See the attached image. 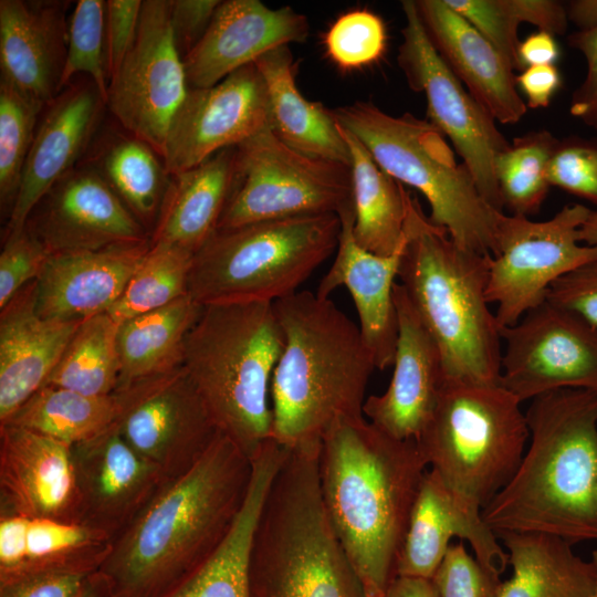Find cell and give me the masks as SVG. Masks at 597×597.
Wrapping results in <instances>:
<instances>
[{"instance_id":"1","label":"cell","mask_w":597,"mask_h":597,"mask_svg":"<svg viewBox=\"0 0 597 597\" xmlns=\"http://www.w3.org/2000/svg\"><path fill=\"white\" fill-rule=\"evenodd\" d=\"M251 473L252 461L220 432L112 542L97 570L112 597H164L196 572L231 530Z\"/></svg>"},{"instance_id":"2","label":"cell","mask_w":597,"mask_h":597,"mask_svg":"<svg viewBox=\"0 0 597 597\" xmlns=\"http://www.w3.org/2000/svg\"><path fill=\"white\" fill-rule=\"evenodd\" d=\"M428 464L415 439L400 440L363 418L322 438L320 490L329 524L368 597H384Z\"/></svg>"},{"instance_id":"3","label":"cell","mask_w":597,"mask_h":597,"mask_svg":"<svg viewBox=\"0 0 597 597\" xmlns=\"http://www.w3.org/2000/svg\"><path fill=\"white\" fill-rule=\"evenodd\" d=\"M530 447L483 507L495 535L538 533L597 542V390L558 389L531 400Z\"/></svg>"},{"instance_id":"4","label":"cell","mask_w":597,"mask_h":597,"mask_svg":"<svg viewBox=\"0 0 597 597\" xmlns=\"http://www.w3.org/2000/svg\"><path fill=\"white\" fill-rule=\"evenodd\" d=\"M273 305L284 345L271 380L270 438L287 449L321 442L336 422L364 417L373 356L329 298L297 291Z\"/></svg>"},{"instance_id":"5","label":"cell","mask_w":597,"mask_h":597,"mask_svg":"<svg viewBox=\"0 0 597 597\" xmlns=\"http://www.w3.org/2000/svg\"><path fill=\"white\" fill-rule=\"evenodd\" d=\"M406 206L398 283L438 346L446 379L500 385L502 339L485 293L492 255L457 244L410 191Z\"/></svg>"},{"instance_id":"6","label":"cell","mask_w":597,"mask_h":597,"mask_svg":"<svg viewBox=\"0 0 597 597\" xmlns=\"http://www.w3.org/2000/svg\"><path fill=\"white\" fill-rule=\"evenodd\" d=\"M318 458L316 446L286 451L255 527L249 597H368L326 515Z\"/></svg>"},{"instance_id":"7","label":"cell","mask_w":597,"mask_h":597,"mask_svg":"<svg viewBox=\"0 0 597 597\" xmlns=\"http://www.w3.org/2000/svg\"><path fill=\"white\" fill-rule=\"evenodd\" d=\"M283 345L269 302L203 306L185 341L187 376L218 431L250 460L270 439V388Z\"/></svg>"},{"instance_id":"8","label":"cell","mask_w":597,"mask_h":597,"mask_svg":"<svg viewBox=\"0 0 597 597\" xmlns=\"http://www.w3.org/2000/svg\"><path fill=\"white\" fill-rule=\"evenodd\" d=\"M331 112L388 175L423 195L433 224L444 228L467 250L494 253L504 212L484 200L471 172L457 163L434 125L410 113L392 116L371 102L357 101Z\"/></svg>"},{"instance_id":"9","label":"cell","mask_w":597,"mask_h":597,"mask_svg":"<svg viewBox=\"0 0 597 597\" xmlns=\"http://www.w3.org/2000/svg\"><path fill=\"white\" fill-rule=\"evenodd\" d=\"M339 232L336 213L217 230L193 254L188 292L201 306L274 303L297 292L336 251Z\"/></svg>"},{"instance_id":"10","label":"cell","mask_w":597,"mask_h":597,"mask_svg":"<svg viewBox=\"0 0 597 597\" xmlns=\"http://www.w3.org/2000/svg\"><path fill=\"white\" fill-rule=\"evenodd\" d=\"M521 404L501 385L444 379L416 439L428 467L482 510L511 481L525 453L530 431Z\"/></svg>"},{"instance_id":"11","label":"cell","mask_w":597,"mask_h":597,"mask_svg":"<svg viewBox=\"0 0 597 597\" xmlns=\"http://www.w3.org/2000/svg\"><path fill=\"white\" fill-rule=\"evenodd\" d=\"M353 205L350 167L304 155L270 127L235 147V179L217 230Z\"/></svg>"},{"instance_id":"12","label":"cell","mask_w":597,"mask_h":597,"mask_svg":"<svg viewBox=\"0 0 597 597\" xmlns=\"http://www.w3.org/2000/svg\"><path fill=\"white\" fill-rule=\"evenodd\" d=\"M591 209L572 203L546 221L502 213L488 275L486 300L498 305L501 328L516 324L546 301L552 284L597 260V245L579 241V229Z\"/></svg>"},{"instance_id":"13","label":"cell","mask_w":597,"mask_h":597,"mask_svg":"<svg viewBox=\"0 0 597 597\" xmlns=\"http://www.w3.org/2000/svg\"><path fill=\"white\" fill-rule=\"evenodd\" d=\"M405 25L397 62L408 86L423 93L428 121L449 138L484 200L503 212L495 159L510 142L493 117L440 57L421 23L415 0L401 2Z\"/></svg>"},{"instance_id":"14","label":"cell","mask_w":597,"mask_h":597,"mask_svg":"<svg viewBox=\"0 0 597 597\" xmlns=\"http://www.w3.org/2000/svg\"><path fill=\"white\" fill-rule=\"evenodd\" d=\"M188 91L170 27V0L143 1L135 42L109 80L106 106L163 158L170 123Z\"/></svg>"},{"instance_id":"15","label":"cell","mask_w":597,"mask_h":597,"mask_svg":"<svg viewBox=\"0 0 597 597\" xmlns=\"http://www.w3.org/2000/svg\"><path fill=\"white\" fill-rule=\"evenodd\" d=\"M500 385L521 402L566 388L597 390V327L544 301L500 329Z\"/></svg>"},{"instance_id":"16","label":"cell","mask_w":597,"mask_h":597,"mask_svg":"<svg viewBox=\"0 0 597 597\" xmlns=\"http://www.w3.org/2000/svg\"><path fill=\"white\" fill-rule=\"evenodd\" d=\"M116 429L166 481L189 470L220 433L184 367L118 389Z\"/></svg>"},{"instance_id":"17","label":"cell","mask_w":597,"mask_h":597,"mask_svg":"<svg viewBox=\"0 0 597 597\" xmlns=\"http://www.w3.org/2000/svg\"><path fill=\"white\" fill-rule=\"evenodd\" d=\"M268 127L266 86L256 65L249 64L213 86L189 88L170 123L163 160L176 175Z\"/></svg>"},{"instance_id":"18","label":"cell","mask_w":597,"mask_h":597,"mask_svg":"<svg viewBox=\"0 0 597 597\" xmlns=\"http://www.w3.org/2000/svg\"><path fill=\"white\" fill-rule=\"evenodd\" d=\"M27 229L53 254L150 240L146 229L91 166L74 168L38 203Z\"/></svg>"},{"instance_id":"19","label":"cell","mask_w":597,"mask_h":597,"mask_svg":"<svg viewBox=\"0 0 597 597\" xmlns=\"http://www.w3.org/2000/svg\"><path fill=\"white\" fill-rule=\"evenodd\" d=\"M452 537L468 541L479 564L500 579L509 555L484 522L482 507L427 470L410 513L396 576L432 579Z\"/></svg>"},{"instance_id":"20","label":"cell","mask_w":597,"mask_h":597,"mask_svg":"<svg viewBox=\"0 0 597 597\" xmlns=\"http://www.w3.org/2000/svg\"><path fill=\"white\" fill-rule=\"evenodd\" d=\"M80 500L78 523L112 542L166 482L116 427L72 447Z\"/></svg>"},{"instance_id":"21","label":"cell","mask_w":597,"mask_h":597,"mask_svg":"<svg viewBox=\"0 0 597 597\" xmlns=\"http://www.w3.org/2000/svg\"><path fill=\"white\" fill-rule=\"evenodd\" d=\"M78 513L72 446L0 425V514L78 523Z\"/></svg>"},{"instance_id":"22","label":"cell","mask_w":597,"mask_h":597,"mask_svg":"<svg viewBox=\"0 0 597 597\" xmlns=\"http://www.w3.org/2000/svg\"><path fill=\"white\" fill-rule=\"evenodd\" d=\"M307 18L259 0L221 1L200 41L182 57L189 88L210 87L263 54L308 35Z\"/></svg>"},{"instance_id":"23","label":"cell","mask_w":597,"mask_h":597,"mask_svg":"<svg viewBox=\"0 0 597 597\" xmlns=\"http://www.w3.org/2000/svg\"><path fill=\"white\" fill-rule=\"evenodd\" d=\"M394 302L398 337L391 379L381 395L366 398L363 411L388 436L416 440L436 408L446 377L438 346L398 282Z\"/></svg>"},{"instance_id":"24","label":"cell","mask_w":597,"mask_h":597,"mask_svg":"<svg viewBox=\"0 0 597 597\" xmlns=\"http://www.w3.org/2000/svg\"><path fill=\"white\" fill-rule=\"evenodd\" d=\"M102 105L93 82L73 85L49 104L24 164L7 235L24 230L38 203L74 169L97 126Z\"/></svg>"},{"instance_id":"25","label":"cell","mask_w":597,"mask_h":597,"mask_svg":"<svg viewBox=\"0 0 597 597\" xmlns=\"http://www.w3.org/2000/svg\"><path fill=\"white\" fill-rule=\"evenodd\" d=\"M338 216L341 232L336 254L315 294L328 298L339 286L348 290L357 311L362 337L376 368L383 370L392 366L396 353L398 321L394 286L404 248L390 255L371 253L354 238L353 205Z\"/></svg>"},{"instance_id":"26","label":"cell","mask_w":597,"mask_h":597,"mask_svg":"<svg viewBox=\"0 0 597 597\" xmlns=\"http://www.w3.org/2000/svg\"><path fill=\"white\" fill-rule=\"evenodd\" d=\"M149 248L150 240L51 254L36 280V312L44 318L60 321H85L106 313L123 294Z\"/></svg>"},{"instance_id":"27","label":"cell","mask_w":597,"mask_h":597,"mask_svg":"<svg viewBox=\"0 0 597 597\" xmlns=\"http://www.w3.org/2000/svg\"><path fill=\"white\" fill-rule=\"evenodd\" d=\"M415 2L429 41L468 92L495 122H520L527 106L499 51L444 0Z\"/></svg>"},{"instance_id":"28","label":"cell","mask_w":597,"mask_h":597,"mask_svg":"<svg viewBox=\"0 0 597 597\" xmlns=\"http://www.w3.org/2000/svg\"><path fill=\"white\" fill-rule=\"evenodd\" d=\"M36 280L0 313V423L46 383L83 321L44 318L35 308Z\"/></svg>"},{"instance_id":"29","label":"cell","mask_w":597,"mask_h":597,"mask_svg":"<svg viewBox=\"0 0 597 597\" xmlns=\"http://www.w3.org/2000/svg\"><path fill=\"white\" fill-rule=\"evenodd\" d=\"M65 2L0 1L1 80L51 104L61 90L69 23Z\"/></svg>"},{"instance_id":"30","label":"cell","mask_w":597,"mask_h":597,"mask_svg":"<svg viewBox=\"0 0 597 597\" xmlns=\"http://www.w3.org/2000/svg\"><path fill=\"white\" fill-rule=\"evenodd\" d=\"M234 179L235 147L222 149L201 164L171 175L150 242L196 253L217 231Z\"/></svg>"},{"instance_id":"31","label":"cell","mask_w":597,"mask_h":597,"mask_svg":"<svg viewBox=\"0 0 597 597\" xmlns=\"http://www.w3.org/2000/svg\"><path fill=\"white\" fill-rule=\"evenodd\" d=\"M254 64L266 86L270 128L275 136L304 155L349 166V150L331 109L298 91L297 65L289 45L263 54Z\"/></svg>"},{"instance_id":"32","label":"cell","mask_w":597,"mask_h":597,"mask_svg":"<svg viewBox=\"0 0 597 597\" xmlns=\"http://www.w3.org/2000/svg\"><path fill=\"white\" fill-rule=\"evenodd\" d=\"M512 576L501 582L496 597H591L596 573L568 542L538 533L503 532Z\"/></svg>"},{"instance_id":"33","label":"cell","mask_w":597,"mask_h":597,"mask_svg":"<svg viewBox=\"0 0 597 597\" xmlns=\"http://www.w3.org/2000/svg\"><path fill=\"white\" fill-rule=\"evenodd\" d=\"M202 307L188 293L164 307L121 323L116 390L181 367L187 334Z\"/></svg>"},{"instance_id":"34","label":"cell","mask_w":597,"mask_h":597,"mask_svg":"<svg viewBox=\"0 0 597 597\" xmlns=\"http://www.w3.org/2000/svg\"><path fill=\"white\" fill-rule=\"evenodd\" d=\"M338 126L350 155L354 238L371 253L394 254L405 245L408 191L375 161L350 132Z\"/></svg>"},{"instance_id":"35","label":"cell","mask_w":597,"mask_h":597,"mask_svg":"<svg viewBox=\"0 0 597 597\" xmlns=\"http://www.w3.org/2000/svg\"><path fill=\"white\" fill-rule=\"evenodd\" d=\"M276 472L268 460L255 461L242 507L223 542L188 578L164 597H249L252 541Z\"/></svg>"},{"instance_id":"36","label":"cell","mask_w":597,"mask_h":597,"mask_svg":"<svg viewBox=\"0 0 597 597\" xmlns=\"http://www.w3.org/2000/svg\"><path fill=\"white\" fill-rule=\"evenodd\" d=\"M125 406V392L90 396L43 386L8 421L52 437L70 446L95 439L116 427Z\"/></svg>"},{"instance_id":"37","label":"cell","mask_w":597,"mask_h":597,"mask_svg":"<svg viewBox=\"0 0 597 597\" xmlns=\"http://www.w3.org/2000/svg\"><path fill=\"white\" fill-rule=\"evenodd\" d=\"M91 167L145 229L155 228L171 175L150 145L132 135L115 137L101 148Z\"/></svg>"},{"instance_id":"38","label":"cell","mask_w":597,"mask_h":597,"mask_svg":"<svg viewBox=\"0 0 597 597\" xmlns=\"http://www.w3.org/2000/svg\"><path fill=\"white\" fill-rule=\"evenodd\" d=\"M118 326L107 313L83 321L44 386L90 396L116 391L119 381Z\"/></svg>"},{"instance_id":"39","label":"cell","mask_w":597,"mask_h":597,"mask_svg":"<svg viewBox=\"0 0 597 597\" xmlns=\"http://www.w3.org/2000/svg\"><path fill=\"white\" fill-rule=\"evenodd\" d=\"M472 24L504 57L519 70V27L533 24L538 31L562 35L567 30L566 6L555 0H444Z\"/></svg>"},{"instance_id":"40","label":"cell","mask_w":597,"mask_h":597,"mask_svg":"<svg viewBox=\"0 0 597 597\" xmlns=\"http://www.w3.org/2000/svg\"><path fill=\"white\" fill-rule=\"evenodd\" d=\"M558 140L549 130L515 137L495 159L503 210L527 217L540 211L549 190L547 170Z\"/></svg>"},{"instance_id":"41","label":"cell","mask_w":597,"mask_h":597,"mask_svg":"<svg viewBox=\"0 0 597 597\" xmlns=\"http://www.w3.org/2000/svg\"><path fill=\"white\" fill-rule=\"evenodd\" d=\"M193 254L176 245L150 242L123 294L106 313L121 324L188 294Z\"/></svg>"},{"instance_id":"42","label":"cell","mask_w":597,"mask_h":597,"mask_svg":"<svg viewBox=\"0 0 597 597\" xmlns=\"http://www.w3.org/2000/svg\"><path fill=\"white\" fill-rule=\"evenodd\" d=\"M111 545V540L82 523L30 519L27 563L17 575L54 567L97 572Z\"/></svg>"},{"instance_id":"43","label":"cell","mask_w":597,"mask_h":597,"mask_svg":"<svg viewBox=\"0 0 597 597\" xmlns=\"http://www.w3.org/2000/svg\"><path fill=\"white\" fill-rule=\"evenodd\" d=\"M45 105L10 83L0 82V199L1 207H13L25 160Z\"/></svg>"},{"instance_id":"44","label":"cell","mask_w":597,"mask_h":597,"mask_svg":"<svg viewBox=\"0 0 597 597\" xmlns=\"http://www.w3.org/2000/svg\"><path fill=\"white\" fill-rule=\"evenodd\" d=\"M106 1L78 0L69 22L67 52L61 80L63 88L71 78L84 73L98 90L105 105L108 96V74L104 42L106 41Z\"/></svg>"},{"instance_id":"45","label":"cell","mask_w":597,"mask_h":597,"mask_svg":"<svg viewBox=\"0 0 597 597\" xmlns=\"http://www.w3.org/2000/svg\"><path fill=\"white\" fill-rule=\"evenodd\" d=\"M326 53L343 70H356L379 61L387 46L383 19L369 10L342 14L324 36Z\"/></svg>"},{"instance_id":"46","label":"cell","mask_w":597,"mask_h":597,"mask_svg":"<svg viewBox=\"0 0 597 597\" xmlns=\"http://www.w3.org/2000/svg\"><path fill=\"white\" fill-rule=\"evenodd\" d=\"M549 186L597 206V142L579 137L559 139L547 170Z\"/></svg>"},{"instance_id":"47","label":"cell","mask_w":597,"mask_h":597,"mask_svg":"<svg viewBox=\"0 0 597 597\" xmlns=\"http://www.w3.org/2000/svg\"><path fill=\"white\" fill-rule=\"evenodd\" d=\"M50 255L27 228L7 235L0 254V310L38 280Z\"/></svg>"},{"instance_id":"48","label":"cell","mask_w":597,"mask_h":597,"mask_svg":"<svg viewBox=\"0 0 597 597\" xmlns=\"http://www.w3.org/2000/svg\"><path fill=\"white\" fill-rule=\"evenodd\" d=\"M431 580L439 597H496L501 583L467 552L462 542L450 545Z\"/></svg>"},{"instance_id":"49","label":"cell","mask_w":597,"mask_h":597,"mask_svg":"<svg viewBox=\"0 0 597 597\" xmlns=\"http://www.w3.org/2000/svg\"><path fill=\"white\" fill-rule=\"evenodd\" d=\"M95 572L74 567L42 568L0 580V597H77Z\"/></svg>"},{"instance_id":"50","label":"cell","mask_w":597,"mask_h":597,"mask_svg":"<svg viewBox=\"0 0 597 597\" xmlns=\"http://www.w3.org/2000/svg\"><path fill=\"white\" fill-rule=\"evenodd\" d=\"M546 300L576 313L597 327V260L580 265L555 281Z\"/></svg>"},{"instance_id":"51","label":"cell","mask_w":597,"mask_h":597,"mask_svg":"<svg viewBox=\"0 0 597 597\" xmlns=\"http://www.w3.org/2000/svg\"><path fill=\"white\" fill-rule=\"evenodd\" d=\"M143 1H106V65L111 80L130 51L139 25Z\"/></svg>"},{"instance_id":"52","label":"cell","mask_w":597,"mask_h":597,"mask_svg":"<svg viewBox=\"0 0 597 597\" xmlns=\"http://www.w3.org/2000/svg\"><path fill=\"white\" fill-rule=\"evenodd\" d=\"M567 40L587 63L586 76L572 94L569 113L597 130V28L572 33Z\"/></svg>"},{"instance_id":"53","label":"cell","mask_w":597,"mask_h":597,"mask_svg":"<svg viewBox=\"0 0 597 597\" xmlns=\"http://www.w3.org/2000/svg\"><path fill=\"white\" fill-rule=\"evenodd\" d=\"M221 1L170 0V27L184 57L203 36Z\"/></svg>"},{"instance_id":"54","label":"cell","mask_w":597,"mask_h":597,"mask_svg":"<svg viewBox=\"0 0 597 597\" xmlns=\"http://www.w3.org/2000/svg\"><path fill=\"white\" fill-rule=\"evenodd\" d=\"M30 519L0 514V579L17 575L27 563Z\"/></svg>"},{"instance_id":"55","label":"cell","mask_w":597,"mask_h":597,"mask_svg":"<svg viewBox=\"0 0 597 597\" xmlns=\"http://www.w3.org/2000/svg\"><path fill=\"white\" fill-rule=\"evenodd\" d=\"M515 83L527 108H546L562 85V75L556 65L530 66L515 76Z\"/></svg>"},{"instance_id":"56","label":"cell","mask_w":597,"mask_h":597,"mask_svg":"<svg viewBox=\"0 0 597 597\" xmlns=\"http://www.w3.org/2000/svg\"><path fill=\"white\" fill-rule=\"evenodd\" d=\"M559 54L561 51L555 36L544 31H537L520 43L517 50L520 69L555 65Z\"/></svg>"},{"instance_id":"57","label":"cell","mask_w":597,"mask_h":597,"mask_svg":"<svg viewBox=\"0 0 597 597\" xmlns=\"http://www.w3.org/2000/svg\"><path fill=\"white\" fill-rule=\"evenodd\" d=\"M384 597H439L431 579L396 576Z\"/></svg>"},{"instance_id":"58","label":"cell","mask_w":597,"mask_h":597,"mask_svg":"<svg viewBox=\"0 0 597 597\" xmlns=\"http://www.w3.org/2000/svg\"><path fill=\"white\" fill-rule=\"evenodd\" d=\"M568 21L579 30L588 31L597 28V0H575L566 4Z\"/></svg>"},{"instance_id":"59","label":"cell","mask_w":597,"mask_h":597,"mask_svg":"<svg viewBox=\"0 0 597 597\" xmlns=\"http://www.w3.org/2000/svg\"><path fill=\"white\" fill-rule=\"evenodd\" d=\"M77 597H112V595L104 579L95 572Z\"/></svg>"},{"instance_id":"60","label":"cell","mask_w":597,"mask_h":597,"mask_svg":"<svg viewBox=\"0 0 597 597\" xmlns=\"http://www.w3.org/2000/svg\"><path fill=\"white\" fill-rule=\"evenodd\" d=\"M579 241L587 245H597V210H591L579 229Z\"/></svg>"},{"instance_id":"61","label":"cell","mask_w":597,"mask_h":597,"mask_svg":"<svg viewBox=\"0 0 597 597\" xmlns=\"http://www.w3.org/2000/svg\"><path fill=\"white\" fill-rule=\"evenodd\" d=\"M590 561L593 562L595 566V573H596V584H595V589L591 597H597V549L593 552Z\"/></svg>"}]
</instances>
